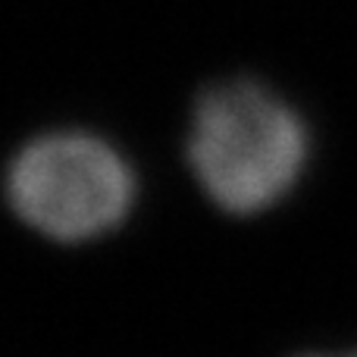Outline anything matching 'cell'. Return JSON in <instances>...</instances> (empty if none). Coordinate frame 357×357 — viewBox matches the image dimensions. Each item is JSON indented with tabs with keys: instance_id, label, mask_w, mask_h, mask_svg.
<instances>
[{
	"instance_id": "6da1fadb",
	"label": "cell",
	"mask_w": 357,
	"mask_h": 357,
	"mask_svg": "<svg viewBox=\"0 0 357 357\" xmlns=\"http://www.w3.org/2000/svg\"><path fill=\"white\" fill-rule=\"evenodd\" d=\"M188 163L216 207L232 216L264 213L295 188L307 163V129L257 82L216 85L195 107Z\"/></svg>"
},
{
	"instance_id": "7a4b0ae2",
	"label": "cell",
	"mask_w": 357,
	"mask_h": 357,
	"mask_svg": "<svg viewBox=\"0 0 357 357\" xmlns=\"http://www.w3.org/2000/svg\"><path fill=\"white\" fill-rule=\"evenodd\" d=\"M13 213L54 241H91L129 216L135 176L113 144L88 132L29 142L6 169Z\"/></svg>"
},
{
	"instance_id": "3957f363",
	"label": "cell",
	"mask_w": 357,
	"mask_h": 357,
	"mask_svg": "<svg viewBox=\"0 0 357 357\" xmlns=\"http://www.w3.org/2000/svg\"><path fill=\"white\" fill-rule=\"evenodd\" d=\"M289 357H357V348H310V351H298Z\"/></svg>"
}]
</instances>
